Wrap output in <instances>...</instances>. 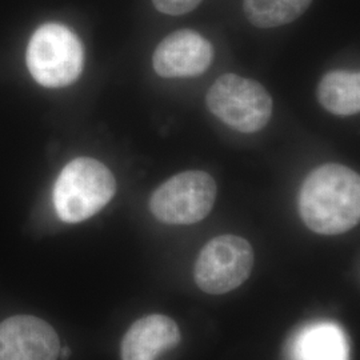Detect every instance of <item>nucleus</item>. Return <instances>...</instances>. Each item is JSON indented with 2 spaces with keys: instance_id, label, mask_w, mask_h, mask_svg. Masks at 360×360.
Segmentation results:
<instances>
[{
  "instance_id": "nucleus-1",
  "label": "nucleus",
  "mask_w": 360,
  "mask_h": 360,
  "mask_svg": "<svg viewBox=\"0 0 360 360\" xmlns=\"http://www.w3.org/2000/svg\"><path fill=\"white\" fill-rule=\"evenodd\" d=\"M300 218L312 232L340 235L358 226L359 175L343 165L328 163L311 171L297 198Z\"/></svg>"
},
{
  "instance_id": "nucleus-2",
  "label": "nucleus",
  "mask_w": 360,
  "mask_h": 360,
  "mask_svg": "<svg viewBox=\"0 0 360 360\" xmlns=\"http://www.w3.org/2000/svg\"><path fill=\"white\" fill-rule=\"evenodd\" d=\"M115 193V178L103 163L92 158H77L55 181L53 206L65 223H80L96 215Z\"/></svg>"
},
{
  "instance_id": "nucleus-3",
  "label": "nucleus",
  "mask_w": 360,
  "mask_h": 360,
  "mask_svg": "<svg viewBox=\"0 0 360 360\" xmlns=\"http://www.w3.org/2000/svg\"><path fill=\"white\" fill-rule=\"evenodd\" d=\"M27 65L39 84L49 89L67 87L83 71L84 50L68 27L47 23L30 39Z\"/></svg>"
},
{
  "instance_id": "nucleus-4",
  "label": "nucleus",
  "mask_w": 360,
  "mask_h": 360,
  "mask_svg": "<svg viewBox=\"0 0 360 360\" xmlns=\"http://www.w3.org/2000/svg\"><path fill=\"white\" fill-rule=\"evenodd\" d=\"M206 104L212 115L243 134L264 129L272 115L269 91L257 80L236 74L218 77L207 91Z\"/></svg>"
},
{
  "instance_id": "nucleus-5",
  "label": "nucleus",
  "mask_w": 360,
  "mask_h": 360,
  "mask_svg": "<svg viewBox=\"0 0 360 360\" xmlns=\"http://www.w3.org/2000/svg\"><path fill=\"white\" fill-rule=\"evenodd\" d=\"M218 187L205 171H186L166 180L150 198V211L156 220L171 226L202 221L214 208Z\"/></svg>"
},
{
  "instance_id": "nucleus-6",
  "label": "nucleus",
  "mask_w": 360,
  "mask_h": 360,
  "mask_svg": "<svg viewBox=\"0 0 360 360\" xmlns=\"http://www.w3.org/2000/svg\"><path fill=\"white\" fill-rule=\"evenodd\" d=\"M252 245L242 236L220 235L207 243L193 267L196 285L210 295L231 292L245 283L254 269Z\"/></svg>"
},
{
  "instance_id": "nucleus-7",
  "label": "nucleus",
  "mask_w": 360,
  "mask_h": 360,
  "mask_svg": "<svg viewBox=\"0 0 360 360\" xmlns=\"http://www.w3.org/2000/svg\"><path fill=\"white\" fill-rule=\"evenodd\" d=\"M214 60V47L193 30H179L163 39L154 52L155 72L162 77H193L205 74Z\"/></svg>"
},
{
  "instance_id": "nucleus-8",
  "label": "nucleus",
  "mask_w": 360,
  "mask_h": 360,
  "mask_svg": "<svg viewBox=\"0 0 360 360\" xmlns=\"http://www.w3.org/2000/svg\"><path fill=\"white\" fill-rule=\"evenodd\" d=\"M58 334L37 316L16 315L0 323V360H56Z\"/></svg>"
},
{
  "instance_id": "nucleus-9",
  "label": "nucleus",
  "mask_w": 360,
  "mask_h": 360,
  "mask_svg": "<svg viewBox=\"0 0 360 360\" xmlns=\"http://www.w3.org/2000/svg\"><path fill=\"white\" fill-rule=\"evenodd\" d=\"M181 340L179 326L166 315L154 314L134 323L123 336L122 360H156Z\"/></svg>"
},
{
  "instance_id": "nucleus-10",
  "label": "nucleus",
  "mask_w": 360,
  "mask_h": 360,
  "mask_svg": "<svg viewBox=\"0 0 360 360\" xmlns=\"http://www.w3.org/2000/svg\"><path fill=\"white\" fill-rule=\"evenodd\" d=\"M316 96L323 108L334 115L359 114V72L345 70L327 72L318 84Z\"/></svg>"
},
{
  "instance_id": "nucleus-11",
  "label": "nucleus",
  "mask_w": 360,
  "mask_h": 360,
  "mask_svg": "<svg viewBox=\"0 0 360 360\" xmlns=\"http://www.w3.org/2000/svg\"><path fill=\"white\" fill-rule=\"evenodd\" d=\"M312 0H243L245 18L257 28L285 26L309 10Z\"/></svg>"
},
{
  "instance_id": "nucleus-12",
  "label": "nucleus",
  "mask_w": 360,
  "mask_h": 360,
  "mask_svg": "<svg viewBox=\"0 0 360 360\" xmlns=\"http://www.w3.org/2000/svg\"><path fill=\"white\" fill-rule=\"evenodd\" d=\"M299 360H345V342L333 327H315L300 338Z\"/></svg>"
},
{
  "instance_id": "nucleus-13",
  "label": "nucleus",
  "mask_w": 360,
  "mask_h": 360,
  "mask_svg": "<svg viewBox=\"0 0 360 360\" xmlns=\"http://www.w3.org/2000/svg\"><path fill=\"white\" fill-rule=\"evenodd\" d=\"M203 0H153L155 8L159 13L179 16L193 11Z\"/></svg>"
},
{
  "instance_id": "nucleus-14",
  "label": "nucleus",
  "mask_w": 360,
  "mask_h": 360,
  "mask_svg": "<svg viewBox=\"0 0 360 360\" xmlns=\"http://www.w3.org/2000/svg\"><path fill=\"white\" fill-rule=\"evenodd\" d=\"M70 354H71L70 348H65V349L62 351V356H63V358H68V356H70Z\"/></svg>"
}]
</instances>
